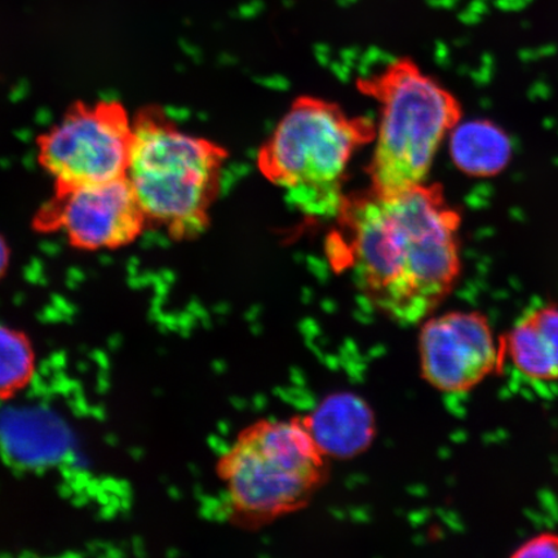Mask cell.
Listing matches in <instances>:
<instances>
[{
  "mask_svg": "<svg viewBox=\"0 0 558 558\" xmlns=\"http://www.w3.org/2000/svg\"><path fill=\"white\" fill-rule=\"evenodd\" d=\"M327 250L372 306L393 323L417 325L451 294L462 274V215L438 184L390 197L345 198Z\"/></svg>",
  "mask_w": 558,
  "mask_h": 558,
  "instance_id": "obj_1",
  "label": "cell"
},
{
  "mask_svg": "<svg viewBox=\"0 0 558 558\" xmlns=\"http://www.w3.org/2000/svg\"><path fill=\"white\" fill-rule=\"evenodd\" d=\"M228 151L179 130L158 107L134 120L128 178L146 221L170 239H197L209 225Z\"/></svg>",
  "mask_w": 558,
  "mask_h": 558,
  "instance_id": "obj_2",
  "label": "cell"
},
{
  "mask_svg": "<svg viewBox=\"0 0 558 558\" xmlns=\"http://www.w3.org/2000/svg\"><path fill=\"white\" fill-rule=\"evenodd\" d=\"M366 118L349 117L337 104L302 96L278 123L257 155L263 177L311 218H338L345 198L349 162L375 140Z\"/></svg>",
  "mask_w": 558,
  "mask_h": 558,
  "instance_id": "obj_3",
  "label": "cell"
},
{
  "mask_svg": "<svg viewBox=\"0 0 558 558\" xmlns=\"http://www.w3.org/2000/svg\"><path fill=\"white\" fill-rule=\"evenodd\" d=\"M327 458L304 418L248 425L218 462L230 515L262 527L300 511L325 484Z\"/></svg>",
  "mask_w": 558,
  "mask_h": 558,
  "instance_id": "obj_4",
  "label": "cell"
},
{
  "mask_svg": "<svg viewBox=\"0 0 558 558\" xmlns=\"http://www.w3.org/2000/svg\"><path fill=\"white\" fill-rule=\"evenodd\" d=\"M359 88L380 105L374 156L367 167L369 192L390 197L425 183L439 146L462 121V105L407 58L360 81Z\"/></svg>",
  "mask_w": 558,
  "mask_h": 558,
  "instance_id": "obj_5",
  "label": "cell"
},
{
  "mask_svg": "<svg viewBox=\"0 0 558 558\" xmlns=\"http://www.w3.org/2000/svg\"><path fill=\"white\" fill-rule=\"evenodd\" d=\"M132 142L122 104L76 102L38 137V162L54 185L108 183L128 177Z\"/></svg>",
  "mask_w": 558,
  "mask_h": 558,
  "instance_id": "obj_6",
  "label": "cell"
},
{
  "mask_svg": "<svg viewBox=\"0 0 558 558\" xmlns=\"http://www.w3.org/2000/svg\"><path fill=\"white\" fill-rule=\"evenodd\" d=\"M148 225L128 178L108 183L54 185L33 219L44 234H62L82 251L117 250L135 242Z\"/></svg>",
  "mask_w": 558,
  "mask_h": 558,
  "instance_id": "obj_7",
  "label": "cell"
},
{
  "mask_svg": "<svg viewBox=\"0 0 558 558\" xmlns=\"http://www.w3.org/2000/svg\"><path fill=\"white\" fill-rule=\"evenodd\" d=\"M417 351L423 379L438 392H470L505 362L490 323L477 311H452L421 324Z\"/></svg>",
  "mask_w": 558,
  "mask_h": 558,
  "instance_id": "obj_8",
  "label": "cell"
},
{
  "mask_svg": "<svg viewBox=\"0 0 558 558\" xmlns=\"http://www.w3.org/2000/svg\"><path fill=\"white\" fill-rule=\"evenodd\" d=\"M505 359L527 379L558 380V305L529 312L500 339Z\"/></svg>",
  "mask_w": 558,
  "mask_h": 558,
  "instance_id": "obj_9",
  "label": "cell"
},
{
  "mask_svg": "<svg viewBox=\"0 0 558 558\" xmlns=\"http://www.w3.org/2000/svg\"><path fill=\"white\" fill-rule=\"evenodd\" d=\"M304 422L327 457L359 456L375 437L373 410L353 395L329 397Z\"/></svg>",
  "mask_w": 558,
  "mask_h": 558,
  "instance_id": "obj_10",
  "label": "cell"
},
{
  "mask_svg": "<svg viewBox=\"0 0 558 558\" xmlns=\"http://www.w3.org/2000/svg\"><path fill=\"white\" fill-rule=\"evenodd\" d=\"M450 135L452 162L466 177H497L511 160V140L497 124L484 120L459 123Z\"/></svg>",
  "mask_w": 558,
  "mask_h": 558,
  "instance_id": "obj_11",
  "label": "cell"
},
{
  "mask_svg": "<svg viewBox=\"0 0 558 558\" xmlns=\"http://www.w3.org/2000/svg\"><path fill=\"white\" fill-rule=\"evenodd\" d=\"M35 373V351L24 331L0 324V401H9L29 386Z\"/></svg>",
  "mask_w": 558,
  "mask_h": 558,
  "instance_id": "obj_12",
  "label": "cell"
},
{
  "mask_svg": "<svg viewBox=\"0 0 558 558\" xmlns=\"http://www.w3.org/2000/svg\"><path fill=\"white\" fill-rule=\"evenodd\" d=\"M513 558H558V534L542 533L523 542L511 555Z\"/></svg>",
  "mask_w": 558,
  "mask_h": 558,
  "instance_id": "obj_13",
  "label": "cell"
},
{
  "mask_svg": "<svg viewBox=\"0 0 558 558\" xmlns=\"http://www.w3.org/2000/svg\"><path fill=\"white\" fill-rule=\"evenodd\" d=\"M10 247L3 239H0V279L4 277L10 267Z\"/></svg>",
  "mask_w": 558,
  "mask_h": 558,
  "instance_id": "obj_14",
  "label": "cell"
}]
</instances>
